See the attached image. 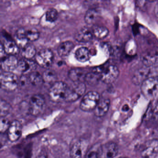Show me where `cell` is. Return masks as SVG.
<instances>
[{
  "label": "cell",
  "mask_w": 158,
  "mask_h": 158,
  "mask_svg": "<svg viewBox=\"0 0 158 158\" xmlns=\"http://www.w3.org/2000/svg\"><path fill=\"white\" fill-rule=\"evenodd\" d=\"M40 37L38 30L35 27H22L16 31L15 34L16 42L21 48L28 44V41H35Z\"/></svg>",
  "instance_id": "1"
},
{
  "label": "cell",
  "mask_w": 158,
  "mask_h": 158,
  "mask_svg": "<svg viewBox=\"0 0 158 158\" xmlns=\"http://www.w3.org/2000/svg\"><path fill=\"white\" fill-rule=\"evenodd\" d=\"M141 93L149 100L158 98V78L149 77L141 85Z\"/></svg>",
  "instance_id": "2"
},
{
  "label": "cell",
  "mask_w": 158,
  "mask_h": 158,
  "mask_svg": "<svg viewBox=\"0 0 158 158\" xmlns=\"http://www.w3.org/2000/svg\"><path fill=\"white\" fill-rule=\"evenodd\" d=\"M67 88V85L62 81L53 83L49 90V97L51 100L55 102L65 101Z\"/></svg>",
  "instance_id": "3"
},
{
  "label": "cell",
  "mask_w": 158,
  "mask_h": 158,
  "mask_svg": "<svg viewBox=\"0 0 158 158\" xmlns=\"http://www.w3.org/2000/svg\"><path fill=\"white\" fill-rule=\"evenodd\" d=\"M100 101V97L98 92L89 91L82 98L80 103V109L85 112L94 110Z\"/></svg>",
  "instance_id": "4"
},
{
  "label": "cell",
  "mask_w": 158,
  "mask_h": 158,
  "mask_svg": "<svg viewBox=\"0 0 158 158\" xmlns=\"http://www.w3.org/2000/svg\"><path fill=\"white\" fill-rule=\"evenodd\" d=\"M19 80L17 76L10 72H3L0 77V84L2 88L7 91H14L19 85Z\"/></svg>",
  "instance_id": "5"
},
{
  "label": "cell",
  "mask_w": 158,
  "mask_h": 158,
  "mask_svg": "<svg viewBox=\"0 0 158 158\" xmlns=\"http://www.w3.org/2000/svg\"><path fill=\"white\" fill-rule=\"evenodd\" d=\"M85 91L86 85L85 83L82 82H75L74 84L67 88L65 102L76 101L85 94Z\"/></svg>",
  "instance_id": "6"
},
{
  "label": "cell",
  "mask_w": 158,
  "mask_h": 158,
  "mask_svg": "<svg viewBox=\"0 0 158 158\" xmlns=\"http://www.w3.org/2000/svg\"><path fill=\"white\" fill-rule=\"evenodd\" d=\"M118 152V147L116 143L109 142L100 145L98 149V158H114Z\"/></svg>",
  "instance_id": "7"
},
{
  "label": "cell",
  "mask_w": 158,
  "mask_h": 158,
  "mask_svg": "<svg viewBox=\"0 0 158 158\" xmlns=\"http://www.w3.org/2000/svg\"><path fill=\"white\" fill-rule=\"evenodd\" d=\"M45 107V100L41 95H33L29 101V111L34 116H37L44 110Z\"/></svg>",
  "instance_id": "8"
},
{
  "label": "cell",
  "mask_w": 158,
  "mask_h": 158,
  "mask_svg": "<svg viewBox=\"0 0 158 158\" xmlns=\"http://www.w3.org/2000/svg\"><path fill=\"white\" fill-rule=\"evenodd\" d=\"M140 59L143 64L147 67H150L158 64V47H153L145 51L141 54Z\"/></svg>",
  "instance_id": "9"
},
{
  "label": "cell",
  "mask_w": 158,
  "mask_h": 158,
  "mask_svg": "<svg viewBox=\"0 0 158 158\" xmlns=\"http://www.w3.org/2000/svg\"><path fill=\"white\" fill-rule=\"evenodd\" d=\"M119 69L114 65H110L105 66L103 72L101 74V81L106 84H111L114 83L119 77Z\"/></svg>",
  "instance_id": "10"
},
{
  "label": "cell",
  "mask_w": 158,
  "mask_h": 158,
  "mask_svg": "<svg viewBox=\"0 0 158 158\" xmlns=\"http://www.w3.org/2000/svg\"><path fill=\"white\" fill-rule=\"evenodd\" d=\"M142 158H157L158 157V140L152 139L147 141L141 151Z\"/></svg>",
  "instance_id": "11"
},
{
  "label": "cell",
  "mask_w": 158,
  "mask_h": 158,
  "mask_svg": "<svg viewBox=\"0 0 158 158\" xmlns=\"http://www.w3.org/2000/svg\"><path fill=\"white\" fill-rule=\"evenodd\" d=\"M35 59L36 63L41 67H49L53 61V52L49 49H43L37 54Z\"/></svg>",
  "instance_id": "12"
},
{
  "label": "cell",
  "mask_w": 158,
  "mask_h": 158,
  "mask_svg": "<svg viewBox=\"0 0 158 158\" xmlns=\"http://www.w3.org/2000/svg\"><path fill=\"white\" fill-rule=\"evenodd\" d=\"M150 74V67H147L143 64V66L136 69L132 75V82L136 85H140L148 78Z\"/></svg>",
  "instance_id": "13"
},
{
  "label": "cell",
  "mask_w": 158,
  "mask_h": 158,
  "mask_svg": "<svg viewBox=\"0 0 158 158\" xmlns=\"http://www.w3.org/2000/svg\"><path fill=\"white\" fill-rule=\"evenodd\" d=\"M22 125L19 121L14 120L10 125L7 131L8 137L11 142H15L21 137L22 134Z\"/></svg>",
  "instance_id": "14"
},
{
  "label": "cell",
  "mask_w": 158,
  "mask_h": 158,
  "mask_svg": "<svg viewBox=\"0 0 158 158\" xmlns=\"http://www.w3.org/2000/svg\"><path fill=\"white\" fill-rule=\"evenodd\" d=\"M18 62L17 58L14 55L4 56L1 58V68L4 72L13 71L18 67Z\"/></svg>",
  "instance_id": "15"
},
{
  "label": "cell",
  "mask_w": 158,
  "mask_h": 158,
  "mask_svg": "<svg viewBox=\"0 0 158 158\" xmlns=\"http://www.w3.org/2000/svg\"><path fill=\"white\" fill-rule=\"evenodd\" d=\"M17 68L23 73H30L36 69V63L32 60L24 59L19 60Z\"/></svg>",
  "instance_id": "16"
},
{
  "label": "cell",
  "mask_w": 158,
  "mask_h": 158,
  "mask_svg": "<svg viewBox=\"0 0 158 158\" xmlns=\"http://www.w3.org/2000/svg\"><path fill=\"white\" fill-rule=\"evenodd\" d=\"M93 36V33L89 28L83 27L75 33L74 38L78 42H87L92 39Z\"/></svg>",
  "instance_id": "17"
},
{
  "label": "cell",
  "mask_w": 158,
  "mask_h": 158,
  "mask_svg": "<svg viewBox=\"0 0 158 158\" xmlns=\"http://www.w3.org/2000/svg\"><path fill=\"white\" fill-rule=\"evenodd\" d=\"M2 46L5 52L8 55L15 56L20 52L19 47L16 42L10 39L5 40Z\"/></svg>",
  "instance_id": "18"
},
{
  "label": "cell",
  "mask_w": 158,
  "mask_h": 158,
  "mask_svg": "<svg viewBox=\"0 0 158 158\" xmlns=\"http://www.w3.org/2000/svg\"><path fill=\"white\" fill-rule=\"evenodd\" d=\"M110 103V100L108 99H104L100 101L94 110L95 115L98 117L104 116L109 111Z\"/></svg>",
  "instance_id": "19"
},
{
  "label": "cell",
  "mask_w": 158,
  "mask_h": 158,
  "mask_svg": "<svg viewBox=\"0 0 158 158\" xmlns=\"http://www.w3.org/2000/svg\"><path fill=\"white\" fill-rule=\"evenodd\" d=\"M74 46V44L72 41H66L62 42L58 47V54L61 57L67 56L73 49Z\"/></svg>",
  "instance_id": "20"
},
{
  "label": "cell",
  "mask_w": 158,
  "mask_h": 158,
  "mask_svg": "<svg viewBox=\"0 0 158 158\" xmlns=\"http://www.w3.org/2000/svg\"><path fill=\"white\" fill-rule=\"evenodd\" d=\"M76 59L80 62H85L90 59L89 50L85 47H81L77 49L75 53Z\"/></svg>",
  "instance_id": "21"
},
{
  "label": "cell",
  "mask_w": 158,
  "mask_h": 158,
  "mask_svg": "<svg viewBox=\"0 0 158 158\" xmlns=\"http://www.w3.org/2000/svg\"><path fill=\"white\" fill-rule=\"evenodd\" d=\"M92 32L93 36L99 39L105 38L109 34V29L103 26H95L92 28Z\"/></svg>",
  "instance_id": "22"
},
{
  "label": "cell",
  "mask_w": 158,
  "mask_h": 158,
  "mask_svg": "<svg viewBox=\"0 0 158 158\" xmlns=\"http://www.w3.org/2000/svg\"><path fill=\"white\" fill-rule=\"evenodd\" d=\"M85 75V70L82 68H75L71 69L68 73V77L73 82H80V79Z\"/></svg>",
  "instance_id": "23"
},
{
  "label": "cell",
  "mask_w": 158,
  "mask_h": 158,
  "mask_svg": "<svg viewBox=\"0 0 158 158\" xmlns=\"http://www.w3.org/2000/svg\"><path fill=\"white\" fill-rule=\"evenodd\" d=\"M22 49V55L25 59L31 60L36 54L35 48L33 44L28 43Z\"/></svg>",
  "instance_id": "24"
},
{
  "label": "cell",
  "mask_w": 158,
  "mask_h": 158,
  "mask_svg": "<svg viewBox=\"0 0 158 158\" xmlns=\"http://www.w3.org/2000/svg\"><path fill=\"white\" fill-rule=\"evenodd\" d=\"M84 79L88 85L94 86L97 85L100 80H101V74L92 71L86 74Z\"/></svg>",
  "instance_id": "25"
},
{
  "label": "cell",
  "mask_w": 158,
  "mask_h": 158,
  "mask_svg": "<svg viewBox=\"0 0 158 158\" xmlns=\"http://www.w3.org/2000/svg\"><path fill=\"white\" fill-rule=\"evenodd\" d=\"M83 149L80 141L75 142L71 148V158H82Z\"/></svg>",
  "instance_id": "26"
},
{
  "label": "cell",
  "mask_w": 158,
  "mask_h": 158,
  "mask_svg": "<svg viewBox=\"0 0 158 158\" xmlns=\"http://www.w3.org/2000/svg\"><path fill=\"white\" fill-rule=\"evenodd\" d=\"M99 16L98 11L95 9H90L86 12L85 16V21L88 24L94 23Z\"/></svg>",
  "instance_id": "27"
},
{
  "label": "cell",
  "mask_w": 158,
  "mask_h": 158,
  "mask_svg": "<svg viewBox=\"0 0 158 158\" xmlns=\"http://www.w3.org/2000/svg\"><path fill=\"white\" fill-rule=\"evenodd\" d=\"M43 80L44 82L47 83H55L57 78V73L54 70L52 69H48L43 73Z\"/></svg>",
  "instance_id": "28"
},
{
  "label": "cell",
  "mask_w": 158,
  "mask_h": 158,
  "mask_svg": "<svg viewBox=\"0 0 158 158\" xmlns=\"http://www.w3.org/2000/svg\"><path fill=\"white\" fill-rule=\"evenodd\" d=\"M29 80L30 83L35 86L39 85L44 82L42 76L37 72H33L30 73Z\"/></svg>",
  "instance_id": "29"
},
{
  "label": "cell",
  "mask_w": 158,
  "mask_h": 158,
  "mask_svg": "<svg viewBox=\"0 0 158 158\" xmlns=\"http://www.w3.org/2000/svg\"><path fill=\"white\" fill-rule=\"evenodd\" d=\"M1 117H6L7 115L11 112L12 110V107L10 103L6 101L1 99Z\"/></svg>",
  "instance_id": "30"
},
{
  "label": "cell",
  "mask_w": 158,
  "mask_h": 158,
  "mask_svg": "<svg viewBox=\"0 0 158 158\" xmlns=\"http://www.w3.org/2000/svg\"><path fill=\"white\" fill-rule=\"evenodd\" d=\"M58 12L54 8L49 9L46 13V19L48 22L53 23L58 19Z\"/></svg>",
  "instance_id": "31"
},
{
  "label": "cell",
  "mask_w": 158,
  "mask_h": 158,
  "mask_svg": "<svg viewBox=\"0 0 158 158\" xmlns=\"http://www.w3.org/2000/svg\"><path fill=\"white\" fill-rule=\"evenodd\" d=\"M99 146L96 144L90 148L87 152L85 158H98V149Z\"/></svg>",
  "instance_id": "32"
},
{
  "label": "cell",
  "mask_w": 158,
  "mask_h": 158,
  "mask_svg": "<svg viewBox=\"0 0 158 158\" xmlns=\"http://www.w3.org/2000/svg\"><path fill=\"white\" fill-rule=\"evenodd\" d=\"M10 125V123L6 117H1V133H4L8 131Z\"/></svg>",
  "instance_id": "33"
},
{
  "label": "cell",
  "mask_w": 158,
  "mask_h": 158,
  "mask_svg": "<svg viewBox=\"0 0 158 158\" xmlns=\"http://www.w3.org/2000/svg\"><path fill=\"white\" fill-rule=\"evenodd\" d=\"M152 117L154 120L158 121V102L152 109Z\"/></svg>",
  "instance_id": "34"
},
{
  "label": "cell",
  "mask_w": 158,
  "mask_h": 158,
  "mask_svg": "<svg viewBox=\"0 0 158 158\" xmlns=\"http://www.w3.org/2000/svg\"><path fill=\"white\" fill-rule=\"evenodd\" d=\"M27 77H25L23 76L20 77V80H19V83L22 86H24L25 85H26L27 84Z\"/></svg>",
  "instance_id": "35"
},
{
  "label": "cell",
  "mask_w": 158,
  "mask_h": 158,
  "mask_svg": "<svg viewBox=\"0 0 158 158\" xmlns=\"http://www.w3.org/2000/svg\"><path fill=\"white\" fill-rule=\"evenodd\" d=\"M155 14L158 17V2L156 4V6L155 7V10H154Z\"/></svg>",
  "instance_id": "36"
},
{
  "label": "cell",
  "mask_w": 158,
  "mask_h": 158,
  "mask_svg": "<svg viewBox=\"0 0 158 158\" xmlns=\"http://www.w3.org/2000/svg\"><path fill=\"white\" fill-rule=\"evenodd\" d=\"M128 109H129V108H128V106H127V105H124V106L123 107V109H122V110H123L124 111H127L128 110Z\"/></svg>",
  "instance_id": "37"
},
{
  "label": "cell",
  "mask_w": 158,
  "mask_h": 158,
  "mask_svg": "<svg viewBox=\"0 0 158 158\" xmlns=\"http://www.w3.org/2000/svg\"><path fill=\"white\" fill-rule=\"evenodd\" d=\"M127 158V157H119V158Z\"/></svg>",
  "instance_id": "38"
},
{
  "label": "cell",
  "mask_w": 158,
  "mask_h": 158,
  "mask_svg": "<svg viewBox=\"0 0 158 158\" xmlns=\"http://www.w3.org/2000/svg\"><path fill=\"white\" fill-rule=\"evenodd\" d=\"M157 134H158V129H157Z\"/></svg>",
  "instance_id": "39"
}]
</instances>
